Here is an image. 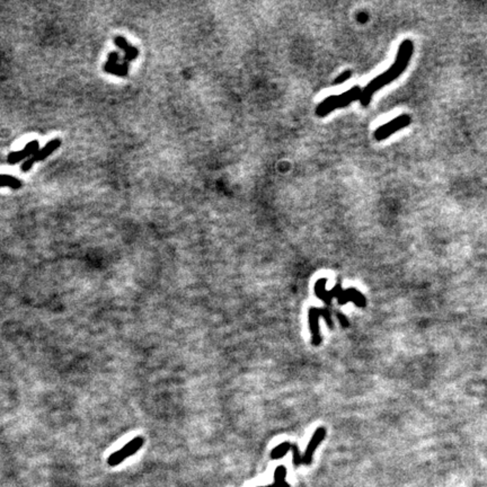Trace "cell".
Instances as JSON below:
<instances>
[{"instance_id": "obj_1", "label": "cell", "mask_w": 487, "mask_h": 487, "mask_svg": "<svg viewBox=\"0 0 487 487\" xmlns=\"http://www.w3.org/2000/svg\"><path fill=\"white\" fill-rule=\"evenodd\" d=\"M413 51H414V43L411 40H404L399 45L394 63L390 66L388 70L374 78L362 89L360 97V103L362 106H368L371 103L372 97H374L377 91L383 88V87L392 84L395 79H397L406 70L412 59Z\"/></svg>"}, {"instance_id": "obj_2", "label": "cell", "mask_w": 487, "mask_h": 487, "mask_svg": "<svg viewBox=\"0 0 487 487\" xmlns=\"http://www.w3.org/2000/svg\"><path fill=\"white\" fill-rule=\"evenodd\" d=\"M361 93H362V89L360 87L354 86L348 90H346L345 93L329 96V97L324 99L323 102L317 106L316 115L319 117H324L326 115H328L330 112L335 111V109L346 107L351 103L355 102V100H360Z\"/></svg>"}, {"instance_id": "obj_3", "label": "cell", "mask_w": 487, "mask_h": 487, "mask_svg": "<svg viewBox=\"0 0 487 487\" xmlns=\"http://www.w3.org/2000/svg\"><path fill=\"white\" fill-rule=\"evenodd\" d=\"M411 122H412V117L408 115V114H402V115L395 117L394 120L389 121L388 123H385L384 126H381L377 129L374 135L375 139L377 141H383L385 139H388L393 133L410 126Z\"/></svg>"}, {"instance_id": "obj_4", "label": "cell", "mask_w": 487, "mask_h": 487, "mask_svg": "<svg viewBox=\"0 0 487 487\" xmlns=\"http://www.w3.org/2000/svg\"><path fill=\"white\" fill-rule=\"evenodd\" d=\"M144 443H145L144 438L137 436V438L132 439L130 442L124 445V447L118 450V451L111 454L107 459V463L112 467L120 465L124 459L131 457L132 454H135L137 451H139L140 448L144 445Z\"/></svg>"}, {"instance_id": "obj_5", "label": "cell", "mask_w": 487, "mask_h": 487, "mask_svg": "<svg viewBox=\"0 0 487 487\" xmlns=\"http://www.w3.org/2000/svg\"><path fill=\"white\" fill-rule=\"evenodd\" d=\"M324 317L327 321V325L330 328H333V321L330 319V315L327 308L325 309H318V308H310L309 309V324H310V329L312 333V344L315 346H318L319 343L321 341L320 335H319V327H318V319L319 317Z\"/></svg>"}, {"instance_id": "obj_6", "label": "cell", "mask_w": 487, "mask_h": 487, "mask_svg": "<svg viewBox=\"0 0 487 487\" xmlns=\"http://www.w3.org/2000/svg\"><path fill=\"white\" fill-rule=\"evenodd\" d=\"M60 145H61V141L59 139H54V140L50 141L48 145H45L44 148L40 149L38 153L34 154L31 158L26 159L25 163H23L22 167H21L22 172H25V173L29 172L35 163L41 162V160H44L45 158H48L49 156L53 153V151H56L59 148V147H60Z\"/></svg>"}, {"instance_id": "obj_7", "label": "cell", "mask_w": 487, "mask_h": 487, "mask_svg": "<svg viewBox=\"0 0 487 487\" xmlns=\"http://www.w3.org/2000/svg\"><path fill=\"white\" fill-rule=\"evenodd\" d=\"M325 436H326L325 427H318V429L315 431V433L312 434L309 443H308V445H307L305 454L302 456V463H304V465H306V466L310 465L311 461H312V456H314V452L316 451V449L318 448V445L320 444V442L323 441Z\"/></svg>"}, {"instance_id": "obj_8", "label": "cell", "mask_w": 487, "mask_h": 487, "mask_svg": "<svg viewBox=\"0 0 487 487\" xmlns=\"http://www.w3.org/2000/svg\"><path fill=\"white\" fill-rule=\"evenodd\" d=\"M39 141H31L27 144L25 147H24V149L21 150V151H14V153L12 154H9L8 156V158H7V162L9 165H15V164H18V163H21L22 160H24L25 158L27 157H30V156H33L34 154L38 153V151L40 150L39 149Z\"/></svg>"}, {"instance_id": "obj_9", "label": "cell", "mask_w": 487, "mask_h": 487, "mask_svg": "<svg viewBox=\"0 0 487 487\" xmlns=\"http://www.w3.org/2000/svg\"><path fill=\"white\" fill-rule=\"evenodd\" d=\"M114 43H115L116 47L118 49H121L124 51V61H127L128 63L129 62H131L133 60H136V59L138 58V54H139V51H138V49H136L135 47H132V45L129 44L128 41L122 38V36H115V39H114Z\"/></svg>"}, {"instance_id": "obj_10", "label": "cell", "mask_w": 487, "mask_h": 487, "mask_svg": "<svg viewBox=\"0 0 487 487\" xmlns=\"http://www.w3.org/2000/svg\"><path fill=\"white\" fill-rule=\"evenodd\" d=\"M104 70L111 75L127 77L129 72V63L127 61H123L122 63H112L107 61L104 64Z\"/></svg>"}, {"instance_id": "obj_11", "label": "cell", "mask_w": 487, "mask_h": 487, "mask_svg": "<svg viewBox=\"0 0 487 487\" xmlns=\"http://www.w3.org/2000/svg\"><path fill=\"white\" fill-rule=\"evenodd\" d=\"M291 447H292V443L290 442H283L281 444H279L278 447H275L272 450V452H271V458H272L273 460H277V459L284 457L288 453L289 450H291Z\"/></svg>"}, {"instance_id": "obj_12", "label": "cell", "mask_w": 487, "mask_h": 487, "mask_svg": "<svg viewBox=\"0 0 487 487\" xmlns=\"http://www.w3.org/2000/svg\"><path fill=\"white\" fill-rule=\"evenodd\" d=\"M2 186H8L13 190H18L22 186V182L14 176L0 175V187Z\"/></svg>"}, {"instance_id": "obj_13", "label": "cell", "mask_w": 487, "mask_h": 487, "mask_svg": "<svg viewBox=\"0 0 487 487\" xmlns=\"http://www.w3.org/2000/svg\"><path fill=\"white\" fill-rule=\"evenodd\" d=\"M287 469L284 466H279L274 471V483L275 485H282L286 483Z\"/></svg>"}, {"instance_id": "obj_14", "label": "cell", "mask_w": 487, "mask_h": 487, "mask_svg": "<svg viewBox=\"0 0 487 487\" xmlns=\"http://www.w3.org/2000/svg\"><path fill=\"white\" fill-rule=\"evenodd\" d=\"M291 450H292V454H293V457H292L293 465H295V467H299L302 463V456L299 452V448H298L297 444H292Z\"/></svg>"}, {"instance_id": "obj_15", "label": "cell", "mask_w": 487, "mask_h": 487, "mask_svg": "<svg viewBox=\"0 0 487 487\" xmlns=\"http://www.w3.org/2000/svg\"><path fill=\"white\" fill-rule=\"evenodd\" d=\"M352 76V71L350 70H346V71H344L342 72L341 75H339L336 79L334 80V85H341L343 84V82H345L347 79H350Z\"/></svg>"}, {"instance_id": "obj_16", "label": "cell", "mask_w": 487, "mask_h": 487, "mask_svg": "<svg viewBox=\"0 0 487 487\" xmlns=\"http://www.w3.org/2000/svg\"><path fill=\"white\" fill-rule=\"evenodd\" d=\"M118 60H120V56H118L117 52H111L108 54V62L117 63Z\"/></svg>"}, {"instance_id": "obj_17", "label": "cell", "mask_w": 487, "mask_h": 487, "mask_svg": "<svg viewBox=\"0 0 487 487\" xmlns=\"http://www.w3.org/2000/svg\"><path fill=\"white\" fill-rule=\"evenodd\" d=\"M337 318L339 319V321H341L342 326H344V327H347V326H348V321H347V319L345 318V317H344L342 314H337Z\"/></svg>"}, {"instance_id": "obj_18", "label": "cell", "mask_w": 487, "mask_h": 487, "mask_svg": "<svg viewBox=\"0 0 487 487\" xmlns=\"http://www.w3.org/2000/svg\"><path fill=\"white\" fill-rule=\"evenodd\" d=\"M282 487H291V486H290V485H289V484L287 483V481H286V483H284V484H283V486H282Z\"/></svg>"}, {"instance_id": "obj_19", "label": "cell", "mask_w": 487, "mask_h": 487, "mask_svg": "<svg viewBox=\"0 0 487 487\" xmlns=\"http://www.w3.org/2000/svg\"><path fill=\"white\" fill-rule=\"evenodd\" d=\"M257 487H273V485H266V486H257Z\"/></svg>"}]
</instances>
